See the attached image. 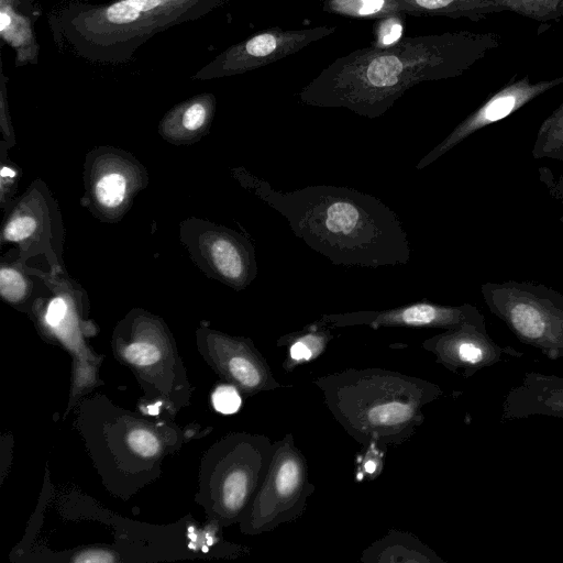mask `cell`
<instances>
[{
  "label": "cell",
  "instance_id": "1",
  "mask_svg": "<svg viewBox=\"0 0 563 563\" xmlns=\"http://www.w3.org/2000/svg\"><path fill=\"white\" fill-rule=\"evenodd\" d=\"M499 45L495 33L445 32L401 37L334 59L299 92L302 103L384 115L402 95L424 81L457 77Z\"/></svg>",
  "mask_w": 563,
  "mask_h": 563
},
{
  "label": "cell",
  "instance_id": "2",
  "mask_svg": "<svg viewBox=\"0 0 563 563\" xmlns=\"http://www.w3.org/2000/svg\"><path fill=\"white\" fill-rule=\"evenodd\" d=\"M240 174L244 186L282 214L296 236L333 264L378 268L410 261L400 219L378 198L332 185L283 191L245 170Z\"/></svg>",
  "mask_w": 563,
  "mask_h": 563
},
{
  "label": "cell",
  "instance_id": "3",
  "mask_svg": "<svg viewBox=\"0 0 563 563\" xmlns=\"http://www.w3.org/2000/svg\"><path fill=\"white\" fill-rule=\"evenodd\" d=\"M335 421L364 446L386 449L411 439L423 408L443 389L427 379L386 368H346L312 380Z\"/></svg>",
  "mask_w": 563,
  "mask_h": 563
},
{
  "label": "cell",
  "instance_id": "4",
  "mask_svg": "<svg viewBox=\"0 0 563 563\" xmlns=\"http://www.w3.org/2000/svg\"><path fill=\"white\" fill-rule=\"evenodd\" d=\"M489 311L523 344L550 360L563 358V295L533 282L485 283L481 287Z\"/></svg>",
  "mask_w": 563,
  "mask_h": 563
},
{
  "label": "cell",
  "instance_id": "5",
  "mask_svg": "<svg viewBox=\"0 0 563 563\" xmlns=\"http://www.w3.org/2000/svg\"><path fill=\"white\" fill-rule=\"evenodd\" d=\"M313 492L307 459L297 448L292 433H287L274 441L268 470L250 503L245 529L261 533L296 521L306 511Z\"/></svg>",
  "mask_w": 563,
  "mask_h": 563
},
{
  "label": "cell",
  "instance_id": "6",
  "mask_svg": "<svg viewBox=\"0 0 563 563\" xmlns=\"http://www.w3.org/2000/svg\"><path fill=\"white\" fill-rule=\"evenodd\" d=\"M422 347L434 355L438 364L464 378L509 357L523 355L511 346L497 344L487 333L485 318L428 338Z\"/></svg>",
  "mask_w": 563,
  "mask_h": 563
},
{
  "label": "cell",
  "instance_id": "7",
  "mask_svg": "<svg viewBox=\"0 0 563 563\" xmlns=\"http://www.w3.org/2000/svg\"><path fill=\"white\" fill-rule=\"evenodd\" d=\"M482 318L483 313L471 303L446 306L423 300L380 311L323 314L320 320L331 328L367 325L372 329L400 327L448 330Z\"/></svg>",
  "mask_w": 563,
  "mask_h": 563
},
{
  "label": "cell",
  "instance_id": "8",
  "mask_svg": "<svg viewBox=\"0 0 563 563\" xmlns=\"http://www.w3.org/2000/svg\"><path fill=\"white\" fill-rule=\"evenodd\" d=\"M560 84H563V76L536 84H531L529 76H526L506 85L461 121L443 141L418 162L416 168L422 169L431 165L473 133L509 117L532 99Z\"/></svg>",
  "mask_w": 563,
  "mask_h": 563
},
{
  "label": "cell",
  "instance_id": "9",
  "mask_svg": "<svg viewBox=\"0 0 563 563\" xmlns=\"http://www.w3.org/2000/svg\"><path fill=\"white\" fill-rule=\"evenodd\" d=\"M196 257L211 275L230 287L241 290L256 277L257 265L252 243L242 234L213 224H207L197 236Z\"/></svg>",
  "mask_w": 563,
  "mask_h": 563
},
{
  "label": "cell",
  "instance_id": "10",
  "mask_svg": "<svg viewBox=\"0 0 563 563\" xmlns=\"http://www.w3.org/2000/svg\"><path fill=\"white\" fill-rule=\"evenodd\" d=\"M336 26L318 25L300 30L271 27L236 45L227 55L224 68L242 73L296 54L310 44L332 35Z\"/></svg>",
  "mask_w": 563,
  "mask_h": 563
},
{
  "label": "cell",
  "instance_id": "11",
  "mask_svg": "<svg viewBox=\"0 0 563 563\" xmlns=\"http://www.w3.org/2000/svg\"><path fill=\"white\" fill-rule=\"evenodd\" d=\"M532 416L563 419V377L527 372L507 393L501 407L504 422Z\"/></svg>",
  "mask_w": 563,
  "mask_h": 563
},
{
  "label": "cell",
  "instance_id": "12",
  "mask_svg": "<svg viewBox=\"0 0 563 563\" xmlns=\"http://www.w3.org/2000/svg\"><path fill=\"white\" fill-rule=\"evenodd\" d=\"M89 177L88 196L98 211L104 214L122 213L139 186L132 181L131 166L120 156H107Z\"/></svg>",
  "mask_w": 563,
  "mask_h": 563
},
{
  "label": "cell",
  "instance_id": "13",
  "mask_svg": "<svg viewBox=\"0 0 563 563\" xmlns=\"http://www.w3.org/2000/svg\"><path fill=\"white\" fill-rule=\"evenodd\" d=\"M360 561L366 563H445L417 536L394 528L369 544L362 552Z\"/></svg>",
  "mask_w": 563,
  "mask_h": 563
},
{
  "label": "cell",
  "instance_id": "14",
  "mask_svg": "<svg viewBox=\"0 0 563 563\" xmlns=\"http://www.w3.org/2000/svg\"><path fill=\"white\" fill-rule=\"evenodd\" d=\"M407 15L479 21L504 9L493 0H397Z\"/></svg>",
  "mask_w": 563,
  "mask_h": 563
},
{
  "label": "cell",
  "instance_id": "15",
  "mask_svg": "<svg viewBox=\"0 0 563 563\" xmlns=\"http://www.w3.org/2000/svg\"><path fill=\"white\" fill-rule=\"evenodd\" d=\"M330 328L319 320L300 331L279 338L277 346L288 347V357L283 364L285 371H292L295 366L319 357L332 339Z\"/></svg>",
  "mask_w": 563,
  "mask_h": 563
},
{
  "label": "cell",
  "instance_id": "16",
  "mask_svg": "<svg viewBox=\"0 0 563 563\" xmlns=\"http://www.w3.org/2000/svg\"><path fill=\"white\" fill-rule=\"evenodd\" d=\"M325 12L355 19H380L390 14H406L397 0H324Z\"/></svg>",
  "mask_w": 563,
  "mask_h": 563
},
{
  "label": "cell",
  "instance_id": "17",
  "mask_svg": "<svg viewBox=\"0 0 563 563\" xmlns=\"http://www.w3.org/2000/svg\"><path fill=\"white\" fill-rule=\"evenodd\" d=\"M532 156L563 161V102L541 123Z\"/></svg>",
  "mask_w": 563,
  "mask_h": 563
},
{
  "label": "cell",
  "instance_id": "18",
  "mask_svg": "<svg viewBox=\"0 0 563 563\" xmlns=\"http://www.w3.org/2000/svg\"><path fill=\"white\" fill-rule=\"evenodd\" d=\"M504 11L510 10L526 18L545 22L563 16V0H493Z\"/></svg>",
  "mask_w": 563,
  "mask_h": 563
},
{
  "label": "cell",
  "instance_id": "19",
  "mask_svg": "<svg viewBox=\"0 0 563 563\" xmlns=\"http://www.w3.org/2000/svg\"><path fill=\"white\" fill-rule=\"evenodd\" d=\"M209 110L201 102L189 104L180 114L176 128L165 132V137L176 143H186L194 136L200 135L202 129L208 124Z\"/></svg>",
  "mask_w": 563,
  "mask_h": 563
},
{
  "label": "cell",
  "instance_id": "20",
  "mask_svg": "<svg viewBox=\"0 0 563 563\" xmlns=\"http://www.w3.org/2000/svg\"><path fill=\"white\" fill-rule=\"evenodd\" d=\"M41 228V219L26 209L15 210L3 228V239L9 242H25Z\"/></svg>",
  "mask_w": 563,
  "mask_h": 563
},
{
  "label": "cell",
  "instance_id": "21",
  "mask_svg": "<svg viewBox=\"0 0 563 563\" xmlns=\"http://www.w3.org/2000/svg\"><path fill=\"white\" fill-rule=\"evenodd\" d=\"M27 282L21 272L13 267H1L0 292L10 302L22 300L27 292Z\"/></svg>",
  "mask_w": 563,
  "mask_h": 563
},
{
  "label": "cell",
  "instance_id": "22",
  "mask_svg": "<svg viewBox=\"0 0 563 563\" xmlns=\"http://www.w3.org/2000/svg\"><path fill=\"white\" fill-rule=\"evenodd\" d=\"M405 14H390L377 20L375 24L374 46H389L401 38Z\"/></svg>",
  "mask_w": 563,
  "mask_h": 563
},
{
  "label": "cell",
  "instance_id": "23",
  "mask_svg": "<svg viewBox=\"0 0 563 563\" xmlns=\"http://www.w3.org/2000/svg\"><path fill=\"white\" fill-rule=\"evenodd\" d=\"M125 358L132 364L146 366L156 363L161 357L159 349L147 342L130 344L124 349Z\"/></svg>",
  "mask_w": 563,
  "mask_h": 563
},
{
  "label": "cell",
  "instance_id": "24",
  "mask_svg": "<svg viewBox=\"0 0 563 563\" xmlns=\"http://www.w3.org/2000/svg\"><path fill=\"white\" fill-rule=\"evenodd\" d=\"M212 404L217 411L231 415L240 409L241 397L234 387L222 385L213 391Z\"/></svg>",
  "mask_w": 563,
  "mask_h": 563
},
{
  "label": "cell",
  "instance_id": "25",
  "mask_svg": "<svg viewBox=\"0 0 563 563\" xmlns=\"http://www.w3.org/2000/svg\"><path fill=\"white\" fill-rule=\"evenodd\" d=\"M129 444L142 456H153L159 449L157 438L146 430H134L129 434Z\"/></svg>",
  "mask_w": 563,
  "mask_h": 563
},
{
  "label": "cell",
  "instance_id": "26",
  "mask_svg": "<svg viewBox=\"0 0 563 563\" xmlns=\"http://www.w3.org/2000/svg\"><path fill=\"white\" fill-rule=\"evenodd\" d=\"M107 19L114 24H128L136 21L142 11L131 5L126 0H121L108 7Z\"/></svg>",
  "mask_w": 563,
  "mask_h": 563
},
{
  "label": "cell",
  "instance_id": "27",
  "mask_svg": "<svg viewBox=\"0 0 563 563\" xmlns=\"http://www.w3.org/2000/svg\"><path fill=\"white\" fill-rule=\"evenodd\" d=\"M384 450L385 449L377 445L366 446L360 465L362 466L363 474H366V476L371 478H375L379 475L384 465Z\"/></svg>",
  "mask_w": 563,
  "mask_h": 563
},
{
  "label": "cell",
  "instance_id": "28",
  "mask_svg": "<svg viewBox=\"0 0 563 563\" xmlns=\"http://www.w3.org/2000/svg\"><path fill=\"white\" fill-rule=\"evenodd\" d=\"M67 313V303L64 298L55 297L48 305L45 320L51 327L58 325Z\"/></svg>",
  "mask_w": 563,
  "mask_h": 563
},
{
  "label": "cell",
  "instance_id": "29",
  "mask_svg": "<svg viewBox=\"0 0 563 563\" xmlns=\"http://www.w3.org/2000/svg\"><path fill=\"white\" fill-rule=\"evenodd\" d=\"M540 179L543 181L550 195L563 203V175L556 180L552 179V175L548 168H540Z\"/></svg>",
  "mask_w": 563,
  "mask_h": 563
},
{
  "label": "cell",
  "instance_id": "30",
  "mask_svg": "<svg viewBox=\"0 0 563 563\" xmlns=\"http://www.w3.org/2000/svg\"><path fill=\"white\" fill-rule=\"evenodd\" d=\"M76 562H112L113 561V558L107 553V552H102V551H89V552H86V553H81L80 555H78L76 559H75Z\"/></svg>",
  "mask_w": 563,
  "mask_h": 563
},
{
  "label": "cell",
  "instance_id": "31",
  "mask_svg": "<svg viewBox=\"0 0 563 563\" xmlns=\"http://www.w3.org/2000/svg\"><path fill=\"white\" fill-rule=\"evenodd\" d=\"M131 5L142 12H147L152 9L157 8L166 0H126Z\"/></svg>",
  "mask_w": 563,
  "mask_h": 563
},
{
  "label": "cell",
  "instance_id": "32",
  "mask_svg": "<svg viewBox=\"0 0 563 563\" xmlns=\"http://www.w3.org/2000/svg\"><path fill=\"white\" fill-rule=\"evenodd\" d=\"M16 181V172L10 166L3 165L1 169V187L8 184V186L2 190V195L5 189L10 188V186Z\"/></svg>",
  "mask_w": 563,
  "mask_h": 563
}]
</instances>
